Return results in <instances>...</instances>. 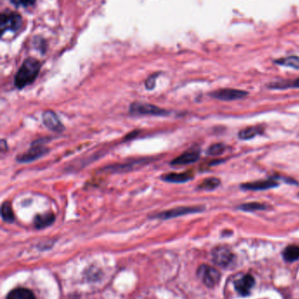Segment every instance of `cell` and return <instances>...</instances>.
Segmentation results:
<instances>
[{
  "label": "cell",
  "mask_w": 299,
  "mask_h": 299,
  "mask_svg": "<svg viewBox=\"0 0 299 299\" xmlns=\"http://www.w3.org/2000/svg\"><path fill=\"white\" fill-rule=\"evenodd\" d=\"M220 186V179L210 177L207 179H204L202 182L198 186V190L202 191H214Z\"/></svg>",
  "instance_id": "obj_16"
},
{
  "label": "cell",
  "mask_w": 299,
  "mask_h": 299,
  "mask_svg": "<svg viewBox=\"0 0 299 299\" xmlns=\"http://www.w3.org/2000/svg\"><path fill=\"white\" fill-rule=\"evenodd\" d=\"M13 4L18 5V6H29L32 5L35 2V0H11Z\"/></svg>",
  "instance_id": "obj_23"
},
{
  "label": "cell",
  "mask_w": 299,
  "mask_h": 299,
  "mask_svg": "<svg viewBox=\"0 0 299 299\" xmlns=\"http://www.w3.org/2000/svg\"><path fill=\"white\" fill-rule=\"evenodd\" d=\"M278 183L274 179H264V180H257L254 182L245 183L241 186V189L247 191H263L268 190L270 188L278 187Z\"/></svg>",
  "instance_id": "obj_12"
},
{
  "label": "cell",
  "mask_w": 299,
  "mask_h": 299,
  "mask_svg": "<svg viewBox=\"0 0 299 299\" xmlns=\"http://www.w3.org/2000/svg\"><path fill=\"white\" fill-rule=\"evenodd\" d=\"M6 299H35V298L29 290L20 288L10 292Z\"/></svg>",
  "instance_id": "obj_17"
},
{
  "label": "cell",
  "mask_w": 299,
  "mask_h": 299,
  "mask_svg": "<svg viewBox=\"0 0 299 299\" xmlns=\"http://www.w3.org/2000/svg\"><path fill=\"white\" fill-rule=\"evenodd\" d=\"M284 260L287 262H294L299 259V247L292 245L289 246L284 251Z\"/></svg>",
  "instance_id": "obj_20"
},
{
  "label": "cell",
  "mask_w": 299,
  "mask_h": 299,
  "mask_svg": "<svg viewBox=\"0 0 299 299\" xmlns=\"http://www.w3.org/2000/svg\"><path fill=\"white\" fill-rule=\"evenodd\" d=\"M200 157V151L199 149L191 148L188 151L183 152V154L175 158V160L171 161V165L173 166H186L190 164L195 163L199 160Z\"/></svg>",
  "instance_id": "obj_9"
},
{
  "label": "cell",
  "mask_w": 299,
  "mask_h": 299,
  "mask_svg": "<svg viewBox=\"0 0 299 299\" xmlns=\"http://www.w3.org/2000/svg\"><path fill=\"white\" fill-rule=\"evenodd\" d=\"M41 63L35 58H28L24 62L14 78V85L22 90L35 82L39 74Z\"/></svg>",
  "instance_id": "obj_1"
},
{
  "label": "cell",
  "mask_w": 299,
  "mask_h": 299,
  "mask_svg": "<svg viewBox=\"0 0 299 299\" xmlns=\"http://www.w3.org/2000/svg\"><path fill=\"white\" fill-rule=\"evenodd\" d=\"M1 217L3 221L8 223H12L15 220V216L12 211V205L8 201H4L1 206Z\"/></svg>",
  "instance_id": "obj_18"
},
{
  "label": "cell",
  "mask_w": 299,
  "mask_h": 299,
  "mask_svg": "<svg viewBox=\"0 0 299 299\" xmlns=\"http://www.w3.org/2000/svg\"><path fill=\"white\" fill-rule=\"evenodd\" d=\"M225 145L221 143L212 144L207 150V154L210 156H219L225 152Z\"/></svg>",
  "instance_id": "obj_22"
},
{
  "label": "cell",
  "mask_w": 299,
  "mask_h": 299,
  "mask_svg": "<svg viewBox=\"0 0 299 299\" xmlns=\"http://www.w3.org/2000/svg\"><path fill=\"white\" fill-rule=\"evenodd\" d=\"M22 20L16 12H4L1 15V29L2 33L5 31L16 32L21 28Z\"/></svg>",
  "instance_id": "obj_6"
},
{
  "label": "cell",
  "mask_w": 299,
  "mask_h": 299,
  "mask_svg": "<svg viewBox=\"0 0 299 299\" xmlns=\"http://www.w3.org/2000/svg\"><path fill=\"white\" fill-rule=\"evenodd\" d=\"M256 284L255 278L249 274H246L234 282V288L241 295L248 296Z\"/></svg>",
  "instance_id": "obj_11"
},
{
  "label": "cell",
  "mask_w": 299,
  "mask_h": 299,
  "mask_svg": "<svg viewBox=\"0 0 299 299\" xmlns=\"http://www.w3.org/2000/svg\"><path fill=\"white\" fill-rule=\"evenodd\" d=\"M249 93L244 90H234V89H223L216 90L211 94L212 98L220 101H236L247 98Z\"/></svg>",
  "instance_id": "obj_7"
},
{
  "label": "cell",
  "mask_w": 299,
  "mask_h": 299,
  "mask_svg": "<svg viewBox=\"0 0 299 299\" xmlns=\"http://www.w3.org/2000/svg\"><path fill=\"white\" fill-rule=\"evenodd\" d=\"M193 178V175L190 171H186V172H181V173H168V174L163 175L161 176V179H163V181L170 183H185L190 181Z\"/></svg>",
  "instance_id": "obj_13"
},
{
  "label": "cell",
  "mask_w": 299,
  "mask_h": 299,
  "mask_svg": "<svg viewBox=\"0 0 299 299\" xmlns=\"http://www.w3.org/2000/svg\"><path fill=\"white\" fill-rule=\"evenodd\" d=\"M55 220V216L53 213H45L43 214H37L35 218V226L36 229L42 230L48 226L52 225Z\"/></svg>",
  "instance_id": "obj_14"
},
{
  "label": "cell",
  "mask_w": 299,
  "mask_h": 299,
  "mask_svg": "<svg viewBox=\"0 0 299 299\" xmlns=\"http://www.w3.org/2000/svg\"><path fill=\"white\" fill-rule=\"evenodd\" d=\"M198 276L207 287L210 288L214 287L220 279V273L209 265H201L198 268Z\"/></svg>",
  "instance_id": "obj_5"
},
{
  "label": "cell",
  "mask_w": 299,
  "mask_h": 299,
  "mask_svg": "<svg viewBox=\"0 0 299 299\" xmlns=\"http://www.w3.org/2000/svg\"><path fill=\"white\" fill-rule=\"evenodd\" d=\"M276 63L282 66L299 69V57L298 56H290L287 58L280 59L278 61H276Z\"/></svg>",
  "instance_id": "obj_21"
},
{
  "label": "cell",
  "mask_w": 299,
  "mask_h": 299,
  "mask_svg": "<svg viewBox=\"0 0 299 299\" xmlns=\"http://www.w3.org/2000/svg\"><path fill=\"white\" fill-rule=\"evenodd\" d=\"M43 124L48 130L54 133H62L64 126L59 119L58 116L52 110H46L43 114Z\"/></svg>",
  "instance_id": "obj_10"
},
{
  "label": "cell",
  "mask_w": 299,
  "mask_h": 299,
  "mask_svg": "<svg viewBox=\"0 0 299 299\" xmlns=\"http://www.w3.org/2000/svg\"><path fill=\"white\" fill-rule=\"evenodd\" d=\"M157 77V74L156 75H152L150 77L148 78L146 82V88L148 90H151L155 88V84H156V79Z\"/></svg>",
  "instance_id": "obj_24"
},
{
  "label": "cell",
  "mask_w": 299,
  "mask_h": 299,
  "mask_svg": "<svg viewBox=\"0 0 299 299\" xmlns=\"http://www.w3.org/2000/svg\"><path fill=\"white\" fill-rule=\"evenodd\" d=\"M206 208L204 206H178L175 208L161 212L159 214L155 215L154 218H157L161 220H169V219L179 217V216H183L186 214L201 213Z\"/></svg>",
  "instance_id": "obj_4"
},
{
  "label": "cell",
  "mask_w": 299,
  "mask_h": 299,
  "mask_svg": "<svg viewBox=\"0 0 299 299\" xmlns=\"http://www.w3.org/2000/svg\"><path fill=\"white\" fill-rule=\"evenodd\" d=\"M292 88L299 89V79H297L294 82H292Z\"/></svg>",
  "instance_id": "obj_25"
},
{
  "label": "cell",
  "mask_w": 299,
  "mask_h": 299,
  "mask_svg": "<svg viewBox=\"0 0 299 299\" xmlns=\"http://www.w3.org/2000/svg\"><path fill=\"white\" fill-rule=\"evenodd\" d=\"M213 257L216 265L224 268H227L229 265H232L235 258L233 252L228 248L223 246L217 247L216 249H214Z\"/></svg>",
  "instance_id": "obj_8"
},
{
  "label": "cell",
  "mask_w": 299,
  "mask_h": 299,
  "mask_svg": "<svg viewBox=\"0 0 299 299\" xmlns=\"http://www.w3.org/2000/svg\"><path fill=\"white\" fill-rule=\"evenodd\" d=\"M43 140L40 139L39 141L34 142L32 144V147L27 152L18 156L17 161L21 164L30 163L46 155L49 150L43 145Z\"/></svg>",
  "instance_id": "obj_3"
},
{
  "label": "cell",
  "mask_w": 299,
  "mask_h": 299,
  "mask_svg": "<svg viewBox=\"0 0 299 299\" xmlns=\"http://www.w3.org/2000/svg\"><path fill=\"white\" fill-rule=\"evenodd\" d=\"M130 114L132 116H156V117H163L168 116L170 112L166 109H161L158 106L142 102V101H134L130 105Z\"/></svg>",
  "instance_id": "obj_2"
},
{
  "label": "cell",
  "mask_w": 299,
  "mask_h": 299,
  "mask_svg": "<svg viewBox=\"0 0 299 299\" xmlns=\"http://www.w3.org/2000/svg\"><path fill=\"white\" fill-rule=\"evenodd\" d=\"M262 133V128L259 126H251L248 128L241 130V132L238 134L239 138L241 140L252 139L257 135H260Z\"/></svg>",
  "instance_id": "obj_15"
},
{
  "label": "cell",
  "mask_w": 299,
  "mask_h": 299,
  "mask_svg": "<svg viewBox=\"0 0 299 299\" xmlns=\"http://www.w3.org/2000/svg\"><path fill=\"white\" fill-rule=\"evenodd\" d=\"M239 209L245 211V212H256V211H262L268 208V205L259 203V202H250V203H245L238 207Z\"/></svg>",
  "instance_id": "obj_19"
}]
</instances>
